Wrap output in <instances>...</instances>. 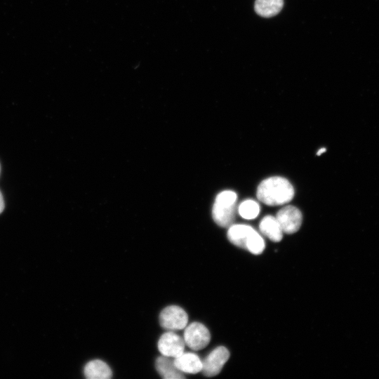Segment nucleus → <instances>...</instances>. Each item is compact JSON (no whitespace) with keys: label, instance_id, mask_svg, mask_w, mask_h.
<instances>
[{"label":"nucleus","instance_id":"14","mask_svg":"<svg viewBox=\"0 0 379 379\" xmlns=\"http://www.w3.org/2000/svg\"><path fill=\"white\" fill-rule=\"evenodd\" d=\"M237 210L243 218L251 220L258 215L260 206L255 201L247 199L239 204Z\"/></svg>","mask_w":379,"mask_h":379},{"label":"nucleus","instance_id":"3","mask_svg":"<svg viewBox=\"0 0 379 379\" xmlns=\"http://www.w3.org/2000/svg\"><path fill=\"white\" fill-rule=\"evenodd\" d=\"M237 195L232 190L220 192L215 197L212 209L213 219L222 227H229L235 219Z\"/></svg>","mask_w":379,"mask_h":379},{"label":"nucleus","instance_id":"4","mask_svg":"<svg viewBox=\"0 0 379 379\" xmlns=\"http://www.w3.org/2000/svg\"><path fill=\"white\" fill-rule=\"evenodd\" d=\"M187 321V312L177 305H170L165 307L159 314L161 326L168 331L183 329L186 327Z\"/></svg>","mask_w":379,"mask_h":379},{"label":"nucleus","instance_id":"11","mask_svg":"<svg viewBox=\"0 0 379 379\" xmlns=\"http://www.w3.org/2000/svg\"><path fill=\"white\" fill-rule=\"evenodd\" d=\"M155 367L159 374L164 379L185 378L181 372L174 364L171 357L162 355L156 359Z\"/></svg>","mask_w":379,"mask_h":379},{"label":"nucleus","instance_id":"5","mask_svg":"<svg viewBox=\"0 0 379 379\" xmlns=\"http://www.w3.org/2000/svg\"><path fill=\"white\" fill-rule=\"evenodd\" d=\"M184 341L193 350L204 348L210 342L211 334L208 329L199 322H192L186 326L184 331Z\"/></svg>","mask_w":379,"mask_h":379},{"label":"nucleus","instance_id":"10","mask_svg":"<svg viewBox=\"0 0 379 379\" xmlns=\"http://www.w3.org/2000/svg\"><path fill=\"white\" fill-rule=\"evenodd\" d=\"M84 373L88 379H109L112 376L109 366L100 359L88 361L84 366Z\"/></svg>","mask_w":379,"mask_h":379},{"label":"nucleus","instance_id":"6","mask_svg":"<svg viewBox=\"0 0 379 379\" xmlns=\"http://www.w3.org/2000/svg\"><path fill=\"white\" fill-rule=\"evenodd\" d=\"M230 357L227 349L220 346L211 351L202 361L201 371L204 375L213 377L221 371Z\"/></svg>","mask_w":379,"mask_h":379},{"label":"nucleus","instance_id":"12","mask_svg":"<svg viewBox=\"0 0 379 379\" xmlns=\"http://www.w3.org/2000/svg\"><path fill=\"white\" fill-rule=\"evenodd\" d=\"M260 232L274 242L280 241L283 237V230L276 217L266 215L259 225Z\"/></svg>","mask_w":379,"mask_h":379},{"label":"nucleus","instance_id":"15","mask_svg":"<svg viewBox=\"0 0 379 379\" xmlns=\"http://www.w3.org/2000/svg\"><path fill=\"white\" fill-rule=\"evenodd\" d=\"M4 197H3V195L0 191V214L2 213V211H4Z\"/></svg>","mask_w":379,"mask_h":379},{"label":"nucleus","instance_id":"16","mask_svg":"<svg viewBox=\"0 0 379 379\" xmlns=\"http://www.w3.org/2000/svg\"><path fill=\"white\" fill-rule=\"evenodd\" d=\"M325 151H326L325 148H321L320 149H319L317 154L320 155L321 153L324 152Z\"/></svg>","mask_w":379,"mask_h":379},{"label":"nucleus","instance_id":"2","mask_svg":"<svg viewBox=\"0 0 379 379\" xmlns=\"http://www.w3.org/2000/svg\"><path fill=\"white\" fill-rule=\"evenodd\" d=\"M229 241L236 246L259 255L264 251L265 244L260 234L252 227L244 224H232L227 230Z\"/></svg>","mask_w":379,"mask_h":379},{"label":"nucleus","instance_id":"9","mask_svg":"<svg viewBox=\"0 0 379 379\" xmlns=\"http://www.w3.org/2000/svg\"><path fill=\"white\" fill-rule=\"evenodd\" d=\"M174 364L182 373L194 374L201 371L202 361L193 352H182L174 358Z\"/></svg>","mask_w":379,"mask_h":379},{"label":"nucleus","instance_id":"8","mask_svg":"<svg viewBox=\"0 0 379 379\" xmlns=\"http://www.w3.org/2000/svg\"><path fill=\"white\" fill-rule=\"evenodd\" d=\"M184 339L169 331L163 333L158 341V349L164 356L175 358L184 352Z\"/></svg>","mask_w":379,"mask_h":379},{"label":"nucleus","instance_id":"1","mask_svg":"<svg viewBox=\"0 0 379 379\" xmlns=\"http://www.w3.org/2000/svg\"><path fill=\"white\" fill-rule=\"evenodd\" d=\"M257 197L267 206L284 205L292 200L294 189L285 178L273 176L262 180L257 189Z\"/></svg>","mask_w":379,"mask_h":379},{"label":"nucleus","instance_id":"7","mask_svg":"<svg viewBox=\"0 0 379 379\" xmlns=\"http://www.w3.org/2000/svg\"><path fill=\"white\" fill-rule=\"evenodd\" d=\"M283 232L293 234L301 226L302 216L300 211L294 206H286L280 209L276 216Z\"/></svg>","mask_w":379,"mask_h":379},{"label":"nucleus","instance_id":"13","mask_svg":"<svg viewBox=\"0 0 379 379\" xmlns=\"http://www.w3.org/2000/svg\"><path fill=\"white\" fill-rule=\"evenodd\" d=\"M284 0H255L254 10L260 16L271 18L282 9Z\"/></svg>","mask_w":379,"mask_h":379},{"label":"nucleus","instance_id":"17","mask_svg":"<svg viewBox=\"0 0 379 379\" xmlns=\"http://www.w3.org/2000/svg\"><path fill=\"white\" fill-rule=\"evenodd\" d=\"M0 173H1V166H0Z\"/></svg>","mask_w":379,"mask_h":379}]
</instances>
